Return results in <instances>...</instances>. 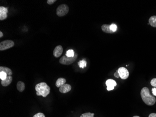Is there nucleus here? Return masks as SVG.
Wrapping results in <instances>:
<instances>
[{
    "instance_id": "11",
    "label": "nucleus",
    "mask_w": 156,
    "mask_h": 117,
    "mask_svg": "<svg viewBox=\"0 0 156 117\" xmlns=\"http://www.w3.org/2000/svg\"><path fill=\"white\" fill-rule=\"evenodd\" d=\"M12 80L13 78L11 76H8L6 79L1 81V84L4 87H7L11 83Z\"/></svg>"
},
{
    "instance_id": "17",
    "label": "nucleus",
    "mask_w": 156,
    "mask_h": 117,
    "mask_svg": "<svg viewBox=\"0 0 156 117\" xmlns=\"http://www.w3.org/2000/svg\"><path fill=\"white\" fill-rule=\"evenodd\" d=\"M75 53H74V51L73 50L70 49L67 51L66 53V56L69 57H74L75 55Z\"/></svg>"
},
{
    "instance_id": "28",
    "label": "nucleus",
    "mask_w": 156,
    "mask_h": 117,
    "mask_svg": "<svg viewBox=\"0 0 156 117\" xmlns=\"http://www.w3.org/2000/svg\"><path fill=\"white\" fill-rule=\"evenodd\" d=\"M3 36H4L3 33L1 31H0V38H1V37H3Z\"/></svg>"
},
{
    "instance_id": "7",
    "label": "nucleus",
    "mask_w": 156,
    "mask_h": 117,
    "mask_svg": "<svg viewBox=\"0 0 156 117\" xmlns=\"http://www.w3.org/2000/svg\"><path fill=\"white\" fill-rule=\"evenodd\" d=\"M106 84L107 86V89L108 91H110L114 90L115 87L116 86V82L113 79H108L106 82Z\"/></svg>"
},
{
    "instance_id": "9",
    "label": "nucleus",
    "mask_w": 156,
    "mask_h": 117,
    "mask_svg": "<svg viewBox=\"0 0 156 117\" xmlns=\"http://www.w3.org/2000/svg\"><path fill=\"white\" fill-rule=\"evenodd\" d=\"M63 52V47L61 46H56L53 50L54 56L56 58H58L61 56Z\"/></svg>"
},
{
    "instance_id": "27",
    "label": "nucleus",
    "mask_w": 156,
    "mask_h": 117,
    "mask_svg": "<svg viewBox=\"0 0 156 117\" xmlns=\"http://www.w3.org/2000/svg\"><path fill=\"white\" fill-rule=\"evenodd\" d=\"M149 117H156V113H152L150 114Z\"/></svg>"
},
{
    "instance_id": "19",
    "label": "nucleus",
    "mask_w": 156,
    "mask_h": 117,
    "mask_svg": "<svg viewBox=\"0 0 156 117\" xmlns=\"http://www.w3.org/2000/svg\"><path fill=\"white\" fill-rule=\"evenodd\" d=\"M7 76L8 75L5 72H4V71L0 72V79L1 80H4L5 79H6Z\"/></svg>"
},
{
    "instance_id": "15",
    "label": "nucleus",
    "mask_w": 156,
    "mask_h": 117,
    "mask_svg": "<svg viewBox=\"0 0 156 117\" xmlns=\"http://www.w3.org/2000/svg\"><path fill=\"white\" fill-rule=\"evenodd\" d=\"M1 71H4L7 73L8 76H11L12 75L13 72L12 70L9 68H7L6 67H0V72Z\"/></svg>"
},
{
    "instance_id": "20",
    "label": "nucleus",
    "mask_w": 156,
    "mask_h": 117,
    "mask_svg": "<svg viewBox=\"0 0 156 117\" xmlns=\"http://www.w3.org/2000/svg\"><path fill=\"white\" fill-rule=\"evenodd\" d=\"M95 114L93 113H86L81 114L80 117H94Z\"/></svg>"
},
{
    "instance_id": "26",
    "label": "nucleus",
    "mask_w": 156,
    "mask_h": 117,
    "mask_svg": "<svg viewBox=\"0 0 156 117\" xmlns=\"http://www.w3.org/2000/svg\"><path fill=\"white\" fill-rule=\"evenodd\" d=\"M114 76L117 78H118L119 77H120V75L118 72H115V74H114Z\"/></svg>"
},
{
    "instance_id": "25",
    "label": "nucleus",
    "mask_w": 156,
    "mask_h": 117,
    "mask_svg": "<svg viewBox=\"0 0 156 117\" xmlns=\"http://www.w3.org/2000/svg\"><path fill=\"white\" fill-rule=\"evenodd\" d=\"M152 92L154 96H156V88H153L152 89Z\"/></svg>"
},
{
    "instance_id": "5",
    "label": "nucleus",
    "mask_w": 156,
    "mask_h": 117,
    "mask_svg": "<svg viewBox=\"0 0 156 117\" xmlns=\"http://www.w3.org/2000/svg\"><path fill=\"white\" fill-rule=\"evenodd\" d=\"M15 43L12 40H6L0 43V51H4L14 46Z\"/></svg>"
},
{
    "instance_id": "16",
    "label": "nucleus",
    "mask_w": 156,
    "mask_h": 117,
    "mask_svg": "<svg viewBox=\"0 0 156 117\" xmlns=\"http://www.w3.org/2000/svg\"><path fill=\"white\" fill-rule=\"evenodd\" d=\"M149 23L152 26L156 28V16H151L149 19Z\"/></svg>"
},
{
    "instance_id": "4",
    "label": "nucleus",
    "mask_w": 156,
    "mask_h": 117,
    "mask_svg": "<svg viewBox=\"0 0 156 117\" xmlns=\"http://www.w3.org/2000/svg\"><path fill=\"white\" fill-rule=\"evenodd\" d=\"M69 7L66 4L60 5L56 10V13L58 16H64L65 15L68 13Z\"/></svg>"
},
{
    "instance_id": "29",
    "label": "nucleus",
    "mask_w": 156,
    "mask_h": 117,
    "mask_svg": "<svg viewBox=\"0 0 156 117\" xmlns=\"http://www.w3.org/2000/svg\"><path fill=\"white\" fill-rule=\"evenodd\" d=\"M139 117V116H134V117Z\"/></svg>"
},
{
    "instance_id": "12",
    "label": "nucleus",
    "mask_w": 156,
    "mask_h": 117,
    "mask_svg": "<svg viewBox=\"0 0 156 117\" xmlns=\"http://www.w3.org/2000/svg\"><path fill=\"white\" fill-rule=\"evenodd\" d=\"M110 25L108 24H103L101 26V29L104 32L107 34H112L114 33L113 31H112L110 28Z\"/></svg>"
},
{
    "instance_id": "24",
    "label": "nucleus",
    "mask_w": 156,
    "mask_h": 117,
    "mask_svg": "<svg viewBox=\"0 0 156 117\" xmlns=\"http://www.w3.org/2000/svg\"><path fill=\"white\" fill-rule=\"evenodd\" d=\"M57 1L56 0H48L47 1V3L49 5H51L53 4L54 2H56Z\"/></svg>"
},
{
    "instance_id": "8",
    "label": "nucleus",
    "mask_w": 156,
    "mask_h": 117,
    "mask_svg": "<svg viewBox=\"0 0 156 117\" xmlns=\"http://www.w3.org/2000/svg\"><path fill=\"white\" fill-rule=\"evenodd\" d=\"M8 12V9L6 7H0V20H4L7 18V13Z\"/></svg>"
},
{
    "instance_id": "22",
    "label": "nucleus",
    "mask_w": 156,
    "mask_h": 117,
    "mask_svg": "<svg viewBox=\"0 0 156 117\" xmlns=\"http://www.w3.org/2000/svg\"><path fill=\"white\" fill-rule=\"evenodd\" d=\"M33 117H45V115H44V114L43 113H38L36 114H35V115L33 116Z\"/></svg>"
},
{
    "instance_id": "21",
    "label": "nucleus",
    "mask_w": 156,
    "mask_h": 117,
    "mask_svg": "<svg viewBox=\"0 0 156 117\" xmlns=\"http://www.w3.org/2000/svg\"><path fill=\"white\" fill-rule=\"evenodd\" d=\"M110 28L112 31H113V32H115L116 30H117V26H116V24H112L110 25Z\"/></svg>"
},
{
    "instance_id": "18",
    "label": "nucleus",
    "mask_w": 156,
    "mask_h": 117,
    "mask_svg": "<svg viewBox=\"0 0 156 117\" xmlns=\"http://www.w3.org/2000/svg\"><path fill=\"white\" fill-rule=\"evenodd\" d=\"M78 65H79V67L80 68H84L85 67H86L87 66V61L85 60H82V61H80L78 62Z\"/></svg>"
},
{
    "instance_id": "1",
    "label": "nucleus",
    "mask_w": 156,
    "mask_h": 117,
    "mask_svg": "<svg viewBox=\"0 0 156 117\" xmlns=\"http://www.w3.org/2000/svg\"><path fill=\"white\" fill-rule=\"evenodd\" d=\"M141 96L142 101L148 106H153L156 103V98L150 95L148 88L144 87L142 89Z\"/></svg>"
},
{
    "instance_id": "6",
    "label": "nucleus",
    "mask_w": 156,
    "mask_h": 117,
    "mask_svg": "<svg viewBox=\"0 0 156 117\" xmlns=\"http://www.w3.org/2000/svg\"><path fill=\"white\" fill-rule=\"evenodd\" d=\"M118 72L120 75V77L123 80L126 79L129 77V72L127 69L124 67H121L118 69Z\"/></svg>"
},
{
    "instance_id": "13",
    "label": "nucleus",
    "mask_w": 156,
    "mask_h": 117,
    "mask_svg": "<svg viewBox=\"0 0 156 117\" xmlns=\"http://www.w3.org/2000/svg\"><path fill=\"white\" fill-rule=\"evenodd\" d=\"M17 89L20 92H23L25 89V84L22 81H19L16 84Z\"/></svg>"
},
{
    "instance_id": "23",
    "label": "nucleus",
    "mask_w": 156,
    "mask_h": 117,
    "mask_svg": "<svg viewBox=\"0 0 156 117\" xmlns=\"http://www.w3.org/2000/svg\"><path fill=\"white\" fill-rule=\"evenodd\" d=\"M150 84L152 86H153L154 87H156V78H153L151 81Z\"/></svg>"
},
{
    "instance_id": "2",
    "label": "nucleus",
    "mask_w": 156,
    "mask_h": 117,
    "mask_svg": "<svg viewBox=\"0 0 156 117\" xmlns=\"http://www.w3.org/2000/svg\"><path fill=\"white\" fill-rule=\"evenodd\" d=\"M35 90L37 91V96H42L43 98H46L50 94V87L46 83L42 82L36 85Z\"/></svg>"
},
{
    "instance_id": "3",
    "label": "nucleus",
    "mask_w": 156,
    "mask_h": 117,
    "mask_svg": "<svg viewBox=\"0 0 156 117\" xmlns=\"http://www.w3.org/2000/svg\"><path fill=\"white\" fill-rule=\"evenodd\" d=\"M78 57L77 54H75L74 57H69L66 56V55L62 57L59 60V63L61 64L66 65H69L76 60Z\"/></svg>"
},
{
    "instance_id": "14",
    "label": "nucleus",
    "mask_w": 156,
    "mask_h": 117,
    "mask_svg": "<svg viewBox=\"0 0 156 117\" xmlns=\"http://www.w3.org/2000/svg\"><path fill=\"white\" fill-rule=\"evenodd\" d=\"M66 83V80L64 78H59L57 80L56 82V86L57 87L59 88L62 85H63Z\"/></svg>"
},
{
    "instance_id": "10",
    "label": "nucleus",
    "mask_w": 156,
    "mask_h": 117,
    "mask_svg": "<svg viewBox=\"0 0 156 117\" xmlns=\"http://www.w3.org/2000/svg\"><path fill=\"white\" fill-rule=\"evenodd\" d=\"M72 89L71 85L68 84H64L59 87V91L62 93H66L69 92Z\"/></svg>"
}]
</instances>
